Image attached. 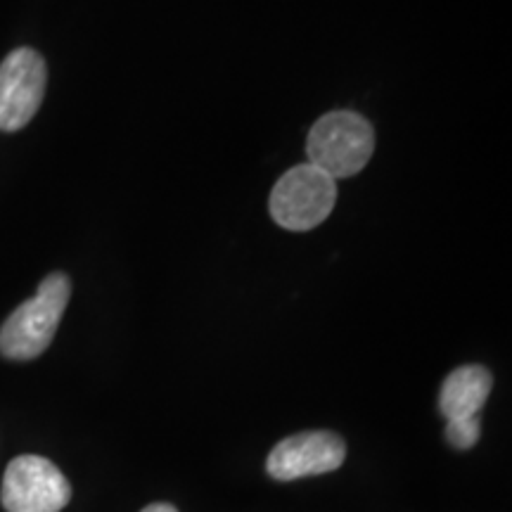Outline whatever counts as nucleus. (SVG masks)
<instances>
[{"instance_id":"obj_1","label":"nucleus","mask_w":512,"mask_h":512,"mask_svg":"<svg viewBox=\"0 0 512 512\" xmlns=\"http://www.w3.org/2000/svg\"><path fill=\"white\" fill-rule=\"evenodd\" d=\"M72 283L64 273H50L38 292L17 306L0 328V354L10 361H31L50 347L64 309L69 304Z\"/></svg>"},{"instance_id":"obj_2","label":"nucleus","mask_w":512,"mask_h":512,"mask_svg":"<svg viewBox=\"0 0 512 512\" xmlns=\"http://www.w3.org/2000/svg\"><path fill=\"white\" fill-rule=\"evenodd\" d=\"M375 152V133L361 114L330 112L313 124L306 155L330 178H351L370 162Z\"/></svg>"},{"instance_id":"obj_3","label":"nucleus","mask_w":512,"mask_h":512,"mask_svg":"<svg viewBox=\"0 0 512 512\" xmlns=\"http://www.w3.org/2000/svg\"><path fill=\"white\" fill-rule=\"evenodd\" d=\"M337 202V183L313 164H299L275 183L271 216L278 226L304 233L323 223Z\"/></svg>"},{"instance_id":"obj_4","label":"nucleus","mask_w":512,"mask_h":512,"mask_svg":"<svg viewBox=\"0 0 512 512\" xmlns=\"http://www.w3.org/2000/svg\"><path fill=\"white\" fill-rule=\"evenodd\" d=\"M72 486L48 458L19 456L5 470L0 501L8 512H60Z\"/></svg>"},{"instance_id":"obj_5","label":"nucleus","mask_w":512,"mask_h":512,"mask_svg":"<svg viewBox=\"0 0 512 512\" xmlns=\"http://www.w3.org/2000/svg\"><path fill=\"white\" fill-rule=\"evenodd\" d=\"M46 83V60L34 48L12 50L0 62V131H19L36 117Z\"/></svg>"},{"instance_id":"obj_6","label":"nucleus","mask_w":512,"mask_h":512,"mask_svg":"<svg viewBox=\"0 0 512 512\" xmlns=\"http://www.w3.org/2000/svg\"><path fill=\"white\" fill-rule=\"evenodd\" d=\"M347 458V446L332 432H302L280 441L268 453L266 470L278 482L316 477L337 470Z\"/></svg>"},{"instance_id":"obj_7","label":"nucleus","mask_w":512,"mask_h":512,"mask_svg":"<svg viewBox=\"0 0 512 512\" xmlns=\"http://www.w3.org/2000/svg\"><path fill=\"white\" fill-rule=\"evenodd\" d=\"M491 373L482 366H463L453 370L441 384L439 408L446 422L479 418V411L489 399Z\"/></svg>"},{"instance_id":"obj_8","label":"nucleus","mask_w":512,"mask_h":512,"mask_svg":"<svg viewBox=\"0 0 512 512\" xmlns=\"http://www.w3.org/2000/svg\"><path fill=\"white\" fill-rule=\"evenodd\" d=\"M446 439L456 448H472L479 441V418L446 422Z\"/></svg>"},{"instance_id":"obj_9","label":"nucleus","mask_w":512,"mask_h":512,"mask_svg":"<svg viewBox=\"0 0 512 512\" xmlns=\"http://www.w3.org/2000/svg\"><path fill=\"white\" fill-rule=\"evenodd\" d=\"M140 512H178L174 505H169V503H152V505H147V508H143Z\"/></svg>"}]
</instances>
